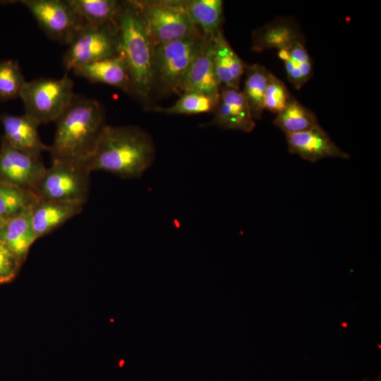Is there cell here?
<instances>
[{"mask_svg":"<svg viewBox=\"0 0 381 381\" xmlns=\"http://www.w3.org/2000/svg\"><path fill=\"white\" fill-rule=\"evenodd\" d=\"M206 37L200 30L187 37L153 47L155 89L181 94L183 80L201 51Z\"/></svg>","mask_w":381,"mask_h":381,"instance_id":"cell-4","label":"cell"},{"mask_svg":"<svg viewBox=\"0 0 381 381\" xmlns=\"http://www.w3.org/2000/svg\"><path fill=\"white\" fill-rule=\"evenodd\" d=\"M5 222H6V220H4V219H1L0 217V229L3 226V225L5 224Z\"/></svg>","mask_w":381,"mask_h":381,"instance_id":"cell-30","label":"cell"},{"mask_svg":"<svg viewBox=\"0 0 381 381\" xmlns=\"http://www.w3.org/2000/svg\"><path fill=\"white\" fill-rule=\"evenodd\" d=\"M72 71L91 83L106 84L132 94L128 69L120 54L80 66Z\"/></svg>","mask_w":381,"mask_h":381,"instance_id":"cell-15","label":"cell"},{"mask_svg":"<svg viewBox=\"0 0 381 381\" xmlns=\"http://www.w3.org/2000/svg\"><path fill=\"white\" fill-rule=\"evenodd\" d=\"M84 203L37 200L30 207V218L37 239L80 213Z\"/></svg>","mask_w":381,"mask_h":381,"instance_id":"cell-16","label":"cell"},{"mask_svg":"<svg viewBox=\"0 0 381 381\" xmlns=\"http://www.w3.org/2000/svg\"><path fill=\"white\" fill-rule=\"evenodd\" d=\"M284 61L287 79L296 89H300L313 76V63L305 42H298L289 48L278 50Z\"/></svg>","mask_w":381,"mask_h":381,"instance_id":"cell-21","label":"cell"},{"mask_svg":"<svg viewBox=\"0 0 381 381\" xmlns=\"http://www.w3.org/2000/svg\"><path fill=\"white\" fill-rule=\"evenodd\" d=\"M25 83L18 61L0 60V100L19 97Z\"/></svg>","mask_w":381,"mask_h":381,"instance_id":"cell-27","label":"cell"},{"mask_svg":"<svg viewBox=\"0 0 381 381\" xmlns=\"http://www.w3.org/2000/svg\"><path fill=\"white\" fill-rule=\"evenodd\" d=\"M219 95H210L196 91L183 92L179 99L168 107H155L154 111L167 114H197L213 113Z\"/></svg>","mask_w":381,"mask_h":381,"instance_id":"cell-25","label":"cell"},{"mask_svg":"<svg viewBox=\"0 0 381 381\" xmlns=\"http://www.w3.org/2000/svg\"><path fill=\"white\" fill-rule=\"evenodd\" d=\"M152 138L138 126L106 125L83 165L90 172L105 171L123 179L141 176L152 164Z\"/></svg>","mask_w":381,"mask_h":381,"instance_id":"cell-1","label":"cell"},{"mask_svg":"<svg viewBox=\"0 0 381 381\" xmlns=\"http://www.w3.org/2000/svg\"><path fill=\"white\" fill-rule=\"evenodd\" d=\"M270 72L260 64L247 65L241 90L253 118L260 119L264 109V97Z\"/></svg>","mask_w":381,"mask_h":381,"instance_id":"cell-22","label":"cell"},{"mask_svg":"<svg viewBox=\"0 0 381 381\" xmlns=\"http://www.w3.org/2000/svg\"><path fill=\"white\" fill-rule=\"evenodd\" d=\"M37 200L34 193L0 181V217L13 218L30 209Z\"/></svg>","mask_w":381,"mask_h":381,"instance_id":"cell-26","label":"cell"},{"mask_svg":"<svg viewBox=\"0 0 381 381\" xmlns=\"http://www.w3.org/2000/svg\"><path fill=\"white\" fill-rule=\"evenodd\" d=\"M194 24L205 37L214 35L224 19L222 0H180Z\"/></svg>","mask_w":381,"mask_h":381,"instance_id":"cell-20","label":"cell"},{"mask_svg":"<svg viewBox=\"0 0 381 381\" xmlns=\"http://www.w3.org/2000/svg\"><path fill=\"white\" fill-rule=\"evenodd\" d=\"M214 71L219 87L240 89L247 64L229 44L222 29L214 36Z\"/></svg>","mask_w":381,"mask_h":381,"instance_id":"cell-18","label":"cell"},{"mask_svg":"<svg viewBox=\"0 0 381 381\" xmlns=\"http://www.w3.org/2000/svg\"><path fill=\"white\" fill-rule=\"evenodd\" d=\"M0 121L4 128V137L16 149L37 156L49 151V146L41 140L39 135L40 124L31 116L26 114L19 116L2 114Z\"/></svg>","mask_w":381,"mask_h":381,"instance_id":"cell-13","label":"cell"},{"mask_svg":"<svg viewBox=\"0 0 381 381\" xmlns=\"http://www.w3.org/2000/svg\"><path fill=\"white\" fill-rule=\"evenodd\" d=\"M214 36L206 37L204 45L188 69L181 87V95L196 91L210 95H219L213 65Z\"/></svg>","mask_w":381,"mask_h":381,"instance_id":"cell-17","label":"cell"},{"mask_svg":"<svg viewBox=\"0 0 381 381\" xmlns=\"http://www.w3.org/2000/svg\"><path fill=\"white\" fill-rule=\"evenodd\" d=\"M213 118L203 126L251 132L255 127L248 103L240 89L221 87Z\"/></svg>","mask_w":381,"mask_h":381,"instance_id":"cell-11","label":"cell"},{"mask_svg":"<svg viewBox=\"0 0 381 381\" xmlns=\"http://www.w3.org/2000/svg\"><path fill=\"white\" fill-rule=\"evenodd\" d=\"M133 2L141 15L153 47L200 30L183 8L180 0H133Z\"/></svg>","mask_w":381,"mask_h":381,"instance_id":"cell-6","label":"cell"},{"mask_svg":"<svg viewBox=\"0 0 381 381\" xmlns=\"http://www.w3.org/2000/svg\"><path fill=\"white\" fill-rule=\"evenodd\" d=\"M285 135L289 151L309 162H316L329 157H351L319 124L303 131Z\"/></svg>","mask_w":381,"mask_h":381,"instance_id":"cell-12","label":"cell"},{"mask_svg":"<svg viewBox=\"0 0 381 381\" xmlns=\"http://www.w3.org/2000/svg\"><path fill=\"white\" fill-rule=\"evenodd\" d=\"M46 168L41 156L20 151L2 137L0 147V181L31 191Z\"/></svg>","mask_w":381,"mask_h":381,"instance_id":"cell-10","label":"cell"},{"mask_svg":"<svg viewBox=\"0 0 381 381\" xmlns=\"http://www.w3.org/2000/svg\"><path fill=\"white\" fill-rule=\"evenodd\" d=\"M298 42H305L297 23L290 18L279 17L255 30L252 34L251 49H285Z\"/></svg>","mask_w":381,"mask_h":381,"instance_id":"cell-14","label":"cell"},{"mask_svg":"<svg viewBox=\"0 0 381 381\" xmlns=\"http://www.w3.org/2000/svg\"><path fill=\"white\" fill-rule=\"evenodd\" d=\"M47 36L69 44L85 23L67 0H22Z\"/></svg>","mask_w":381,"mask_h":381,"instance_id":"cell-9","label":"cell"},{"mask_svg":"<svg viewBox=\"0 0 381 381\" xmlns=\"http://www.w3.org/2000/svg\"><path fill=\"white\" fill-rule=\"evenodd\" d=\"M73 85L68 73L59 79L39 78L26 81L19 96L25 114L40 124L56 122L75 95Z\"/></svg>","mask_w":381,"mask_h":381,"instance_id":"cell-5","label":"cell"},{"mask_svg":"<svg viewBox=\"0 0 381 381\" xmlns=\"http://www.w3.org/2000/svg\"><path fill=\"white\" fill-rule=\"evenodd\" d=\"M52 160L83 164L93 151L105 124V111L95 99L75 95L55 122Z\"/></svg>","mask_w":381,"mask_h":381,"instance_id":"cell-2","label":"cell"},{"mask_svg":"<svg viewBox=\"0 0 381 381\" xmlns=\"http://www.w3.org/2000/svg\"><path fill=\"white\" fill-rule=\"evenodd\" d=\"M90 173L83 164L52 160L31 191L37 200L85 203Z\"/></svg>","mask_w":381,"mask_h":381,"instance_id":"cell-7","label":"cell"},{"mask_svg":"<svg viewBox=\"0 0 381 381\" xmlns=\"http://www.w3.org/2000/svg\"><path fill=\"white\" fill-rule=\"evenodd\" d=\"M22 262L0 238V284L15 278Z\"/></svg>","mask_w":381,"mask_h":381,"instance_id":"cell-29","label":"cell"},{"mask_svg":"<svg viewBox=\"0 0 381 381\" xmlns=\"http://www.w3.org/2000/svg\"><path fill=\"white\" fill-rule=\"evenodd\" d=\"M291 97L284 82L271 73L265 92L264 109L278 114L286 107Z\"/></svg>","mask_w":381,"mask_h":381,"instance_id":"cell-28","label":"cell"},{"mask_svg":"<svg viewBox=\"0 0 381 381\" xmlns=\"http://www.w3.org/2000/svg\"><path fill=\"white\" fill-rule=\"evenodd\" d=\"M363 381H368V380L365 379Z\"/></svg>","mask_w":381,"mask_h":381,"instance_id":"cell-31","label":"cell"},{"mask_svg":"<svg viewBox=\"0 0 381 381\" xmlns=\"http://www.w3.org/2000/svg\"><path fill=\"white\" fill-rule=\"evenodd\" d=\"M273 123L285 134L303 131L319 124L315 114L293 97L277 114Z\"/></svg>","mask_w":381,"mask_h":381,"instance_id":"cell-24","label":"cell"},{"mask_svg":"<svg viewBox=\"0 0 381 381\" xmlns=\"http://www.w3.org/2000/svg\"><path fill=\"white\" fill-rule=\"evenodd\" d=\"M0 238L23 263L36 237L30 209L6 221L0 229Z\"/></svg>","mask_w":381,"mask_h":381,"instance_id":"cell-19","label":"cell"},{"mask_svg":"<svg viewBox=\"0 0 381 381\" xmlns=\"http://www.w3.org/2000/svg\"><path fill=\"white\" fill-rule=\"evenodd\" d=\"M83 22L100 26L114 23L122 1L116 0H67Z\"/></svg>","mask_w":381,"mask_h":381,"instance_id":"cell-23","label":"cell"},{"mask_svg":"<svg viewBox=\"0 0 381 381\" xmlns=\"http://www.w3.org/2000/svg\"><path fill=\"white\" fill-rule=\"evenodd\" d=\"M116 24L119 54L128 69L131 95L147 101L155 90L153 44L133 0L122 1Z\"/></svg>","mask_w":381,"mask_h":381,"instance_id":"cell-3","label":"cell"},{"mask_svg":"<svg viewBox=\"0 0 381 381\" xmlns=\"http://www.w3.org/2000/svg\"><path fill=\"white\" fill-rule=\"evenodd\" d=\"M118 54L116 20L100 26L85 23L68 44L63 56V65L68 72L80 66Z\"/></svg>","mask_w":381,"mask_h":381,"instance_id":"cell-8","label":"cell"}]
</instances>
